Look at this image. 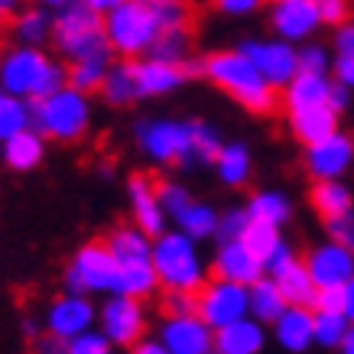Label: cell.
<instances>
[{"label":"cell","instance_id":"9f6ffc18","mask_svg":"<svg viewBox=\"0 0 354 354\" xmlns=\"http://www.w3.org/2000/svg\"><path fill=\"white\" fill-rule=\"evenodd\" d=\"M127 354H169V351H166V348L160 344V338H156V335H153V338L147 335V338H143L140 344H133Z\"/></svg>","mask_w":354,"mask_h":354},{"label":"cell","instance_id":"74e56055","mask_svg":"<svg viewBox=\"0 0 354 354\" xmlns=\"http://www.w3.org/2000/svg\"><path fill=\"white\" fill-rule=\"evenodd\" d=\"M244 244L250 247V254L267 267L270 260L277 257L279 250L286 247V237H283V231H277V227H263V225H250V231L244 234Z\"/></svg>","mask_w":354,"mask_h":354},{"label":"cell","instance_id":"4fadbf2b","mask_svg":"<svg viewBox=\"0 0 354 354\" xmlns=\"http://www.w3.org/2000/svg\"><path fill=\"white\" fill-rule=\"evenodd\" d=\"M302 166L312 176V183H338L354 169V137L338 130L335 137L306 147L302 153Z\"/></svg>","mask_w":354,"mask_h":354},{"label":"cell","instance_id":"ffe728a7","mask_svg":"<svg viewBox=\"0 0 354 354\" xmlns=\"http://www.w3.org/2000/svg\"><path fill=\"white\" fill-rule=\"evenodd\" d=\"M133 85H137V101H143V97H166L185 85V75L183 68L156 62V59L147 55V59L133 62Z\"/></svg>","mask_w":354,"mask_h":354},{"label":"cell","instance_id":"e0dca14e","mask_svg":"<svg viewBox=\"0 0 354 354\" xmlns=\"http://www.w3.org/2000/svg\"><path fill=\"white\" fill-rule=\"evenodd\" d=\"M156 338L169 354H215V332L198 315H162Z\"/></svg>","mask_w":354,"mask_h":354},{"label":"cell","instance_id":"30bf717a","mask_svg":"<svg viewBox=\"0 0 354 354\" xmlns=\"http://www.w3.org/2000/svg\"><path fill=\"white\" fill-rule=\"evenodd\" d=\"M97 332L114 348H133L147 338V306L130 296H104L97 306Z\"/></svg>","mask_w":354,"mask_h":354},{"label":"cell","instance_id":"d6a6232c","mask_svg":"<svg viewBox=\"0 0 354 354\" xmlns=\"http://www.w3.org/2000/svg\"><path fill=\"white\" fill-rule=\"evenodd\" d=\"M97 95L104 97V104L111 108H127L137 101V85H133V62H114L108 78Z\"/></svg>","mask_w":354,"mask_h":354},{"label":"cell","instance_id":"d6986e66","mask_svg":"<svg viewBox=\"0 0 354 354\" xmlns=\"http://www.w3.org/2000/svg\"><path fill=\"white\" fill-rule=\"evenodd\" d=\"M270 335H273L277 348H283L286 354H306L315 344V312L290 306L270 328Z\"/></svg>","mask_w":354,"mask_h":354},{"label":"cell","instance_id":"ac0fdd59","mask_svg":"<svg viewBox=\"0 0 354 354\" xmlns=\"http://www.w3.org/2000/svg\"><path fill=\"white\" fill-rule=\"evenodd\" d=\"M212 277L250 290L254 283H260V279L267 277V267L250 254V247L244 241H231V244L215 247V254H212Z\"/></svg>","mask_w":354,"mask_h":354},{"label":"cell","instance_id":"4dcf8cb0","mask_svg":"<svg viewBox=\"0 0 354 354\" xmlns=\"http://www.w3.org/2000/svg\"><path fill=\"white\" fill-rule=\"evenodd\" d=\"M218 221H221V212H218L215 205L195 198V202L189 205L172 225H176V231H183L185 237H192V241L202 244V241H208V237L218 234Z\"/></svg>","mask_w":354,"mask_h":354},{"label":"cell","instance_id":"9a60e30c","mask_svg":"<svg viewBox=\"0 0 354 354\" xmlns=\"http://www.w3.org/2000/svg\"><path fill=\"white\" fill-rule=\"evenodd\" d=\"M319 26H322L319 0H277L270 7V30L277 32V39L296 46V49L312 43Z\"/></svg>","mask_w":354,"mask_h":354},{"label":"cell","instance_id":"e575fe53","mask_svg":"<svg viewBox=\"0 0 354 354\" xmlns=\"http://www.w3.org/2000/svg\"><path fill=\"white\" fill-rule=\"evenodd\" d=\"M189 49H192V36H189V30H185V26H183V30H166V32H160V39L153 43L150 59L183 68V65L189 62Z\"/></svg>","mask_w":354,"mask_h":354},{"label":"cell","instance_id":"8992f818","mask_svg":"<svg viewBox=\"0 0 354 354\" xmlns=\"http://www.w3.org/2000/svg\"><path fill=\"white\" fill-rule=\"evenodd\" d=\"M133 140L140 153L160 166L195 169V120L143 118L133 124Z\"/></svg>","mask_w":354,"mask_h":354},{"label":"cell","instance_id":"3957f363","mask_svg":"<svg viewBox=\"0 0 354 354\" xmlns=\"http://www.w3.org/2000/svg\"><path fill=\"white\" fill-rule=\"evenodd\" d=\"M205 78L250 114H270L277 108V88L260 75L241 49H218L205 55Z\"/></svg>","mask_w":354,"mask_h":354},{"label":"cell","instance_id":"5bb4252c","mask_svg":"<svg viewBox=\"0 0 354 354\" xmlns=\"http://www.w3.org/2000/svg\"><path fill=\"white\" fill-rule=\"evenodd\" d=\"M309 270L315 290H344L354 279V254L338 241H322V244L309 247V254L302 257Z\"/></svg>","mask_w":354,"mask_h":354},{"label":"cell","instance_id":"277c9868","mask_svg":"<svg viewBox=\"0 0 354 354\" xmlns=\"http://www.w3.org/2000/svg\"><path fill=\"white\" fill-rule=\"evenodd\" d=\"M153 270L166 292L198 296V290L212 279V260H205L202 244L176 227L153 241Z\"/></svg>","mask_w":354,"mask_h":354},{"label":"cell","instance_id":"be15d7a7","mask_svg":"<svg viewBox=\"0 0 354 354\" xmlns=\"http://www.w3.org/2000/svg\"><path fill=\"white\" fill-rule=\"evenodd\" d=\"M3 95H7V91H3V88H0V97H3Z\"/></svg>","mask_w":354,"mask_h":354},{"label":"cell","instance_id":"680465c9","mask_svg":"<svg viewBox=\"0 0 354 354\" xmlns=\"http://www.w3.org/2000/svg\"><path fill=\"white\" fill-rule=\"evenodd\" d=\"M344 315H348V322L354 325V279L344 286Z\"/></svg>","mask_w":354,"mask_h":354},{"label":"cell","instance_id":"db71d44e","mask_svg":"<svg viewBox=\"0 0 354 354\" xmlns=\"http://www.w3.org/2000/svg\"><path fill=\"white\" fill-rule=\"evenodd\" d=\"M332 82H338V85H344L348 91H354V59H335Z\"/></svg>","mask_w":354,"mask_h":354},{"label":"cell","instance_id":"2e32d148","mask_svg":"<svg viewBox=\"0 0 354 354\" xmlns=\"http://www.w3.org/2000/svg\"><path fill=\"white\" fill-rule=\"evenodd\" d=\"M127 205H130L133 225H137L143 234H150L153 241L169 231V218H166L162 202H160V183H156L153 176H147V172L127 176Z\"/></svg>","mask_w":354,"mask_h":354},{"label":"cell","instance_id":"6125c7cd","mask_svg":"<svg viewBox=\"0 0 354 354\" xmlns=\"http://www.w3.org/2000/svg\"><path fill=\"white\" fill-rule=\"evenodd\" d=\"M0 160H3V143H0Z\"/></svg>","mask_w":354,"mask_h":354},{"label":"cell","instance_id":"5b68a950","mask_svg":"<svg viewBox=\"0 0 354 354\" xmlns=\"http://www.w3.org/2000/svg\"><path fill=\"white\" fill-rule=\"evenodd\" d=\"M104 32L111 53L120 55L124 62H137L150 55L162 26L153 13V0H118L114 10L104 13Z\"/></svg>","mask_w":354,"mask_h":354},{"label":"cell","instance_id":"44dd1931","mask_svg":"<svg viewBox=\"0 0 354 354\" xmlns=\"http://www.w3.org/2000/svg\"><path fill=\"white\" fill-rule=\"evenodd\" d=\"M104 247L111 250V257L118 260V267H133V263H150L153 260V237L143 234L133 221L111 227V234L104 237Z\"/></svg>","mask_w":354,"mask_h":354},{"label":"cell","instance_id":"d4e9b609","mask_svg":"<svg viewBox=\"0 0 354 354\" xmlns=\"http://www.w3.org/2000/svg\"><path fill=\"white\" fill-rule=\"evenodd\" d=\"M267 342H270L267 325L254 322V319H241V322L215 332V354H263Z\"/></svg>","mask_w":354,"mask_h":354},{"label":"cell","instance_id":"4316f807","mask_svg":"<svg viewBox=\"0 0 354 354\" xmlns=\"http://www.w3.org/2000/svg\"><path fill=\"white\" fill-rule=\"evenodd\" d=\"M328 91H332V75H306V72H299L279 91V97H283L286 114H292V111L306 108H328Z\"/></svg>","mask_w":354,"mask_h":354},{"label":"cell","instance_id":"836d02e7","mask_svg":"<svg viewBox=\"0 0 354 354\" xmlns=\"http://www.w3.org/2000/svg\"><path fill=\"white\" fill-rule=\"evenodd\" d=\"M160 290V277L150 263H133V267H120V283H118V296H130V299H150L153 292Z\"/></svg>","mask_w":354,"mask_h":354},{"label":"cell","instance_id":"6da1fadb","mask_svg":"<svg viewBox=\"0 0 354 354\" xmlns=\"http://www.w3.org/2000/svg\"><path fill=\"white\" fill-rule=\"evenodd\" d=\"M53 10V43L62 59L78 62H104L114 65L108 32H104V13L95 10L91 0H59L46 3Z\"/></svg>","mask_w":354,"mask_h":354},{"label":"cell","instance_id":"cb8c5ba5","mask_svg":"<svg viewBox=\"0 0 354 354\" xmlns=\"http://www.w3.org/2000/svg\"><path fill=\"white\" fill-rule=\"evenodd\" d=\"M247 215H250V221L254 225H263V227H277V231H283V227L292 221V212H296V205H292L290 192H283V189H260V192H254L250 198H247Z\"/></svg>","mask_w":354,"mask_h":354},{"label":"cell","instance_id":"484cf974","mask_svg":"<svg viewBox=\"0 0 354 354\" xmlns=\"http://www.w3.org/2000/svg\"><path fill=\"white\" fill-rule=\"evenodd\" d=\"M309 205L325 225H335V221L354 215V189L344 179H338V183H312Z\"/></svg>","mask_w":354,"mask_h":354},{"label":"cell","instance_id":"8fae6325","mask_svg":"<svg viewBox=\"0 0 354 354\" xmlns=\"http://www.w3.org/2000/svg\"><path fill=\"white\" fill-rule=\"evenodd\" d=\"M46 332L62 338V342H75L82 335L97 328V306L91 296H78V292H62L46 306L43 315Z\"/></svg>","mask_w":354,"mask_h":354},{"label":"cell","instance_id":"52a82bcc","mask_svg":"<svg viewBox=\"0 0 354 354\" xmlns=\"http://www.w3.org/2000/svg\"><path fill=\"white\" fill-rule=\"evenodd\" d=\"M91 120H95L91 95H82V91L68 85L62 91L49 95L46 101L32 104V130L43 133L46 140L75 143L91 130Z\"/></svg>","mask_w":354,"mask_h":354},{"label":"cell","instance_id":"6f0895ef","mask_svg":"<svg viewBox=\"0 0 354 354\" xmlns=\"http://www.w3.org/2000/svg\"><path fill=\"white\" fill-rule=\"evenodd\" d=\"M20 328H23V335H26L30 342H36V338L43 335V328H39V319H32V315H26V319H23Z\"/></svg>","mask_w":354,"mask_h":354},{"label":"cell","instance_id":"7402d4cb","mask_svg":"<svg viewBox=\"0 0 354 354\" xmlns=\"http://www.w3.org/2000/svg\"><path fill=\"white\" fill-rule=\"evenodd\" d=\"M286 124H290V133L302 147H315V143H322V140L335 137L342 130V118L332 108L292 111V114H286Z\"/></svg>","mask_w":354,"mask_h":354},{"label":"cell","instance_id":"bcb514c9","mask_svg":"<svg viewBox=\"0 0 354 354\" xmlns=\"http://www.w3.org/2000/svg\"><path fill=\"white\" fill-rule=\"evenodd\" d=\"M332 55L335 59H354V20L342 23L332 32Z\"/></svg>","mask_w":354,"mask_h":354},{"label":"cell","instance_id":"83f0119b","mask_svg":"<svg viewBox=\"0 0 354 354\" xmlns=\"http://www.w3.org/2000/svg\"><path fill=\"white\" fill-rule=\"evenodd\" d=\"M215 176L218 183L227 189H244L254 176V153L244 140H225V147L215 160Z\"/></svg>","mask_w":354,"mask_h":354},{"label":"cell","instance_id":"7bdbcfd3","mask_svg":"<svg viewBox=\"0 0 354 354\" xmlns=\"http://www.w3.org/2000/svg\"><path fill=\"white\" fill-rule=\"evenodd\" d=\"M160 202H162V212H166V218H176L183 215L185 208L195 202V195H192V189L189 185H183V183H160Z\"/></svg>","mask_w":354,"mask_h":354},{"label":"cell","instance_id":"7a4b0ae2","mask_svg":"<svg viewBox=\"0 0 354 354\" xmlns=\"http://www.w3.org/2000/svg\"><path fill=\"white\" fill-rule=\"evenodd\" d=\"M68 85V68L55 62L46 49L32 46H10L0 53V88L10 97H20L26 104L46 101L49 95Z\"/></svg>","mask_w":354,"mask_h":354},{"label":"cell","instance_id":"d590c367","mask_svg":"<svg viewBox=\"0 0 354 354\" xmlns=\"http://www.w3.org/2000/svg\"><path fill=\"white\" fill-rule=\"evenodd\" d=\"M32 127V104L20 101V97L3 95L0 97V143L20 137L23 130Z\"/></svg>","mask_w":354,"mask_h":354},{"label":"cell","instance_id":"f5cc1de1","mask_svg":"<svg viewBox=\"0 0 354 354\" xmlns=\"http://www.w3.org/2000/svg\"><path fill=\"white\" fill-rule=\"evenodd\" d=\"M32 354H68V342H62V338L43 332L36 342H32Z\"/></svg>","mask_w":354,"mask_h":354},{"label":"cell","instance_id":"681fc988","mask_svg":"<svg viewBox=\"0 0 354 354\" xmlns=\"http://www.w3.org/2000/svg\"><path fill=\"white\" fill-rule=\"evenodd\" d=\"M162 312L166 315H192L195 296H189V292H166L162 296Z\"/></svg>","mask_w":354,"mask_h":354},{"label":"cell","instance_id":"8d00e7d4","mask_svg":"<svg viewBox=\"0 0 354 354\" xmlns=\"http://www.w3.org/2000/svg\"><path fill=\"white\" fill-rule=\"evenodd\" d=\"M354 325L348 322V315H328V312H315V348L325 351H342L344 338Z\"/></svg>","mask_w":354,"mask_h":354},{"label":"cell","instance_id":"11a10c76","mask_svg":"<svg viewBox=\"0 0 354 354\" xmlns=\"http://www.w3.org/2000/svg\"><path fill=\"white\" fill-rule=\"evenodd\" d=\"M351 97H354V91H348V88L338 85V82H332V91H328V108L342 118L344 111L351 108Z\"/></svg>","mask_w":354,"mask_h":354},{"label":"cell","instance_id":"816d5d0a","mask_svg":"<svg viewBox=\"0 0 354 354\" xmlns=\"http://www.w3.org/2000/svg\"><path fill=\"white\" fill-rule=\"evenodd\" d=\"M328 237L338 241V244H344L354 254V215H348V218H342V221L328 225Z\"/></svg>","mask_w":354,"mask_h":354},{"label":"cell","instance_id":"ee69618b","mask_svg":"<svg viewBox=\"0 0 354 354\" xmlns=\"http://www.w3.org/2000/svg\"><path fill=\"white\" fill-rule=\"evenodd\" d=\"M153 13H156L162 32L166 30H183L185 20H189V7H185L183 0H153Z\"/></svg>","mask_w":354,"mask_h":354},{"label":"cell","instance_id":"f6af8a7d","mask_svg":"<svg viewBox=\"0 0 354 354\" xmlns=\"http://www.w3.org/2000/svg\"><path fill=\"white\" fill-rule=\"evenodd\" d=\"M68 354H114V344L104 338V335L97 332H88L75 342H68Z\"/></svg>","mask_w":354,"mask_h":354},{"label":"cell","instance_id":"9c48e42d","mask_svg":"<svg viewBox=\"0 0 354 354\" xmlns=\"http://www.w3.org/2000/svg\"><path fill=\"white\" fill-rule=\"evenodd\" d=\"M195 315L212 332H221V328L241 322V319H250V290L212 277L195 296Z\"/></svg>","mask_w":354,"mask_h":354},{"label":"cell","instance_id":"603a6c76","mask_svg":"<svg viewBox=\"0 0 354 354\" xmlns=\"http://www.w3.org/2000/svg\"><path fill=\"white\" fill-rule=\"evenodd\" d=\"M273 283H277V290L283 292V299L286 306H302V309H312V302H315V283H312L309 270L302 263L299 257H290L286 263H279L277 270H270L267 273Z\"/></svg>","mask_w":354,"mask_h":354},{"label":"cell","instance_id":"c3c4849f","mask_svg":"<svg viewBox=\"0 0 354 354\" xmlns=\"http://www.w3.org/2000/svg\"><path fill=\"white\" fill-rule=\"evenodd\" d=\"M312 312H328V315H344V290H319Z\"/></svg>","mask_w":354,"mask_h":354},{"label":"cell","instance_id":"f1b7e54d","mask_svg":"<svg viewBox=\"0 0 354 354\" xmlns=\"http://www.w3.org/2000/svg\"><path fill=\"white\" fill-rule=\"evenodd\" d=\"M43 160H46V137L36 133L32 127L3 143V162L13 172H32Z\"/></svg>","mask_w":354,"mask_h":354},{"label":"cell","instance_id":"60d3db41","mask_svg":"<svg viewBox=\"0 0 354 354\" xmlns=\"http://www.w3.org/2000/svg\"><path fill=\"white\" fill-rule=\"evenodd\" d=\"M250 215H247L244 205H237V208H225L221 212V221H218V234L215 241L218 244H231V241H244V234L250 231Z\"/></svg>","mask_w":354,"mask_h":354},{"label":"cell","instance_id":"91938a15","mask_svg":"<svg viewBox=\"0 0 354 354\" xmlns=\"http://www.w3.org/2000/svg\"><path fill=\"white\" fill-rule=\"evenodd\" d=\"M7 10H13V3L0 0V32H3V23H7Z\"/></svg>","mask_w":354,"mask_h":354},{"label":"cell","instance_id":"b9f144b4","mask_svg":"<svg viewBox=\"0 0 354 354\" xmlns=\"http://www.w3.org/2000/svg\"><path fill=\"white\" fill-rule=\"evenodd\" d=\"M332 62L335 55L328 46L315 43V39L299 46V72H306V75H332Z\"/></svg>","mask_w":354,"mask_h":354},{"label":"cell","instance_id":"1f68e13d","mask_svg":"<svg viewBox=\"0 0 354 354\" xmlns=\"http://www.w3.org/2000/svg\"><path fill=\"white\" fill-rule=\"evenodd\" d=\"M286 309H290V306H286L283 292L277 290V283H273L270 277H263L260 283H254V286H250V319H254V322L273 328V325H277V319Z\"/></svg>","mask_w":354,"mask_h":354},{"label":"cell","instance_id":"7dc6e473","mask_svg":"<svg viewBox=\"0 0 354 354\" xmlns=\"http://www.w3.org/2000/svg\"><path fill=\"white\" fill-rule=\"evenodd\" d=\"M319 17H322V23H328V26H342V23L351 20V7L344 3V0H319Z\"/></svg>","mask_w":354,"mask_h":354},{"label":"cell","instance_id":"ab89813d","mask_svg":"<svg viewBox=\"0 0 354 354\" xmlns=\"http://www.w3.org/2000/svg\"><path fill=\"white\" fill-rule=\"evenodd\" d=\"M111 65L104 62H78L68 65V88H75L82 95H91V91H101L104 78H108Z\"/></svg>","mask_w":354,"mask_h":354},{"label":"cell","instance_id":"7c38bea8","mask_svg":"<svg viewBox=\"0 0 354 354\" xmlns=\"http://www.w3.org/2000/svg\"><path fill=\"white\" fill-rule=\"evenodd\" d=\"M237 49L254 62V68H257L277 91H283L292 78L299 75V49L290 43H283V39H277V36H273V39H244Z\"/></svg>","mask_w":354,"mask_h":354},{"label":"cell","instance_id":"ba28073f","mask_svg":"<svg viewBox=\"0 0 354 354\" xmlns=\"http://www.w3.org/2000/svg\"><path fill=\"white\" fill-rule=\"evenodd\" d=\"M62 283L65 292H78V296H118L120 267L104 241H88L68 257Z\"/></svg>","mask_w":354,"mask_h":354},{"label":"cell","instance_id":"f35d334b","mask_svg":"<svg viewBox=\"0 0 354 354\" xmlns=\"http://www.w3.org/2000/svg\"><path fill=\"white\" fill-rule=\"evenodd\" d=\"M221 147H225L221 130L208 120H195V166H215Z\"/></svg>","mask_w":354,"mask_h":354},{"label":"cell","instance_id":"94428289","mask_svg":"<svg viewBox=\"0 0 354 354\" xmlns=\"http://www.w3.org/2000/svg\"><path fill=\"white\" fill-rule=\"evenodd\" d=\"M342 354H354V328L348 332V338H344V344H342Z\"/></svg>","mask_w":354,"mask_h":354},{"label":"cell","instance_id":"f907efd6","mask_svg":"<svg viewBox=\"0 0 354 354\" xmlns=\"http://www.w3.org/2000/svg\"><path fill=\"white\" fill-rule=\"evenodd\" d=\"M260 10V0H218V13L225 17H254Z\"/></svg>","mask_w":354,"mask_h":354},{"label":"cell","instance_id":"f546056e","mask_svg":"<svg viewBox=\"0 0 354 354\" xmlns=\"http://www.w3.org/2000/svg\"><path fill=\"white\" fill-rule=\"evenodd\" d=\"M13 36H17V46H32V49H43L49 39H53V10L49 7H30V10H20L17 20H13Z\"/></svg>","mask_w":354,"mask_h":354}]
</instances>
